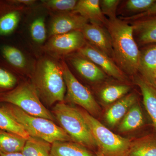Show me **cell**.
<instances>
[{"label":"cell","mask_w":156,"mask_h":156,"mask_svg":"<svg viewBox=\"0 0 156 156\" xmlns=\"http://www.w3.org/2000/svg\"><path fill=\"white\" fill-rule=\"evenodd\" d=\"M70 61L76 70L82 76L91 82H98L105 78V74L100 68L83 56H73Z\"/></svg>","instance_id":"cell-14"},{"label":"cell","mask_w":156,"mask_h":156,"mask_svg":"<svg viewBox=\"0 0 156 156\" xmlns=\"http://www.w3.org/2000/svg\"><path fill=\"white\" fill-rule=\"evenodd\" d=\"M96 154L97 156H104L103 154L101 153L99 151H98L96 153Z\"/></svg>","instance_id":"cell-35"},{"label":"cell","mask_w":156,"mask_h":156,"mask_svg":"<svg viewBox=\"0 0 156 156\" xmlns=\"http://www.w3.org/2000/svg\"><path fill=\"white\" fill-rule=\"evenodd\" d=\"M27 140L18 134L0 129V152L5 154L21 152Z\"/></svg>","instance_id":"cell-19"},{"label":"cell","mask_w":156,"mask_h":156,"mask_svg":"<svg viewBox=\"0 0 156 156\" xmlns=\"http://www.w3.org/2000/svg\"><path fill=\"white\" fill-rule=\"evenodd\" d=\"M72 12L85 17L92 24L105 25L108 20L101 12L98 0L78 1Z\"/></svg>","instance_id":"cell-12"},{"label":"cell","mask_w":156,"mask_h":156,"mask_svg":"<svg viewBox=\"0 0 156 156\" xmlns=\"http://www.w3.org/2000/svg\"><path fill=\"white\" fill-rule=\"evenodd\" d=\"M2 107L32 137L39 138L51 144L57 141L73 140L61 127L51 120L30 115L12 105Z\"/></svg>","instance_id":"cell-3"},{"label":"cell","mask_w":156,"mask_h":156,"mask_svg":"<svg viewBox=\"0 0 156 156\" xmlns=\"http://www.w3.org/2000/svg\"><path fill=\"white\" fill-rule=\"evenodd\" d=\"M120 2L119 0L100 1V8L102 14L108 16L110 20L116 18V10Z\"/></svg>","instance_id":"cell-31"},{"label":"cell","mask_w":156,"mask_h":156,"mask_svg":"<svg viewBox=\"0 0 156 156\" xmlns=\"http://www.w3.org/2000/svg\"><path fill=\"white\" fill-rule=\"evenodd\" d=\"M88 21L85 17L72 12L58 14L53 18L50 23V35L52 37L73 31L81 30Z\"/></svg>","instance_id":"cell-11"},{"label":"cell","mask_w":156,"mask_h":156,"mask_svg":"<svg viewBox=\"0 0 156 156\" xmlns=\"http://www.w3.org/2000/svg\"><path fill=\"white\" fill-rule=\"evenodd\" d=\"M10 3L12 4H18V5H33L35 2V1L33 0H14V1H9Z\"/></svg>","instance_id":"cell-33"},{"label":"cell","mask_w":156,"mask_h":156,"mask_svg":"<svg viewBox=\"0 0 156 156\" xmlns=\"http://www.w3.org/2000/svg\"><path fill=\"white\" fill-rule=\"evenodd\" d=\"M53 156H97L87 147L71 141H57L51 144Z\"/></svg>","instance_id":"cell-17"},{"label":"cell","mask_w":156,"mask_h":156,"mask_svg":"<svg viewBox=\"0 0 156 156\" xmlns=\"http://www.w3.org/2000/svg\"><path fill=\"white\" fill-rule=\"evenodd\" d=\"M51 144L39 138L30 136L21 152L24 156H53Z\"/></svg>","instance_id":"cell-22"},{"label":"cell","mask_w":156,"mask_h":156,"mask_svg":"<svg viewBox=\"0 0 156 156\" xmlns=\"http://www.w3.org/2000/svg\"><path fill=\"white\" fill-rule=\"evenodd\" d=\"M53 112L61 128L75 142L87 147L97 146L80 110L60 102L56 104Z\"/></svg>","instance_id":"cell-4"},{"label":"cell","mask_w":156,"mask_h":156,"mask_svg":"<svg viewBox=\"0 0 156 156\" xmlns=\"http://www.w3.org/2000/svg\"><path fill=\"white\" fill-rule=\"evenodd\" d=\"M3 101L17 107L30 115L53 120L50 112L42 104L34 85L25 83L2 95Z\"/></svg>","instance_id":"cell-6"},{"label":"cell","mask_w":156,"mask_h":156,"mask_svg":"<svg viewBox=\"0 0 156 156\" xmlns=\"http://www.w3.org/2000/svg\"><path fill=\"white\" fill-rule=\"evenodd\" d=\"M78 52L80 55L92 62L105 73L119 80L124 79L122 72L112 58L90 44H86Z\"/></svg>","instance_id":"cell-9"},{"label":"cell","mask_w":156,"mask_h":156,"mask_svg":"<svg viewBox=\"0 0 156 156\" xmlns=\"http://www.w3.org/2000/svg\"><path fill=\"white\" fill-rule=\"evenodd\" d=\"M45 8L52 11L60 12H72L78 1L76 0H45L42 1Z\"/></svg>","instance_id":"cell-27"},{"label":"cell","mask_w":156,"mask_h":156,"mask_svg":"<svg viewBox=\"0 0 156 156\" xmlns=\"http://www.w3.org/2000/svg\"><path fill=\"white\" fill-rule=\"evenodd\" d=\"M136 101V95L131 93L113 105L105 114V119L108 125L112 126L116 125Z\"/></svg>","instance_id":"cell-16"},{"label":"cell","mask_w":156,"mask_h":156,"mask_svg":"<svg viewBox=\"0 0 156 156\" xmlns=\"http://www.w3.org/2000/svg\"><path fill=\"white\" fill-rule=\"evenodd\" d=\"M86 39L81 30L53 36L44 47V50L54 56L66 55L79 51L86 44Z\"/></svg>","instance_id":"cell-8"},{"label":"cell","mask_w":156,"mask_h":156,"mask_svg":"<svg viewBox=\"0 0 156 156\" xmlns=\"http://www.w3.org/2000/svg\"><path fill=\"white\" fill-rule=\"evenodd\" d=\"M1 51L4 58L13 67L21 69L26 66L25 56L17 48L10 45H4L1 47Z\"/></svg>","instance_id":"cell-24"},{"label":"cell","mask_w":156,"mask_h":156,"mask_svg":"<svg viewBox=\"0 0 156 156\" xmlns=\"http://www.w3.org/2000/svg\"><path fill=\"white\" fill-rule=\"evenodd\" d=\"M34 86L49 104L63 102L66 86L61 63L45 56L39 59L35 68Z\"/></svg>","instance_id":"cell-2"},{"label":"cell","mask_w":156,"mask_h":156,"mask_svg":"<svg viewBox=\"0 0 156 156\" xmlns=\"http://www.w3.org/2000/svg\"><path fill=\"white\" fill-rule=\"evenodd\" d=\"M129 90L130 87L127 85H111L101 90L100 96L104 102L111 103L126 95Z\"/></svg>","instance_id":"cell-26"},{"label":"cell","mask_w":156,"mask_h":156,"mask_svg":"<svg viewBox=\"0 0 156 156\" xmlns=\"http://www.w3.org/2000/svg\"><path fill=\"white\" fill-rule=\"evenodd\" d=\"M80 111L104 156H127L131 145L129 139L113 133L87 112Z\"/></svg>","instance_id":"cell-5"},{"label":"cell","mask_w":156,"mask_h":156,"mask_svg":"<svg viewBox=\"0 0 156 156\" xmlns=\"http://www.w3.org/2000/svg\"><path fill=\"white\" fill-rule=\"evenodd\" d=\"M138 71L144 80L156 88V45L140 51Z\"/></svg>","instance_id":"cell-13"},{"label":"cell","mask_w":156,"mask_h":156,"mask_svg":"<svg viewBox=\"0 0 156 156\" xmlns=\"http://www.w3.org/2000/svg\"><path fill=\"white\" fill-rule=\"evenodd\" d=\"M143 96L144 107L156 131V88L139 78L136 81Z\"/></svg>","instance_id":"cell-18"},{"label":"cell","mask_w":156,"mask_h":156,"mask_svg":"<svg viewBox=\"0 0 156 156\" xmlns=\"http://www.w3.org/2000/svg\"><path fill=\"white\" fill-rule=\"evenodd\" d=\"M131 25L140 44L156 43V16L138 20Z\"/></svg>","instance_id":"cell-15"},{"label":"cell","mask_w":156,"mask_h":156,"mask_svg":"<svg viewBox=\"0 0 156 156\" xmlns=\"http://www.w3.org/2000/svg\"><path fill=\"white\" fill-rule=\"evenodd\" d=\"M0 129L18 134L28 139L30 136L14 118L0 107Z\"/></svg>","instance_id":"cell-23"},{"label":"cell","mask_w":156,"mask_h":156,"mask_svg":"<svg viewBox=\"0 0 156 156\" xmlns=\"http://www.w3.org/2000/svg\"><path fill=\"white\" fill-rule=\"evenodd\" d=\"M156 14V2L153 5L150 9H148L147 11L142 12L139 14H137L134 16L128 17L126 18V20H139L146 17H151L153 15Z\"/></svg>","instance_id":"cell-32"},{"label":"cell","mask_w":156,"mask_h":156,"mask_svg":"<svg viewBox=\"0 0 156 156\" xmlns=\"http://www.w3.org/2000/svg\"><path fill=\"white\" fill-rule=\"evenodd\" d=\"M156 2L155 0H129L126 7L129 11L141 13L147 11Z\"/></svg>","instance_id":"cell-29"},{"label":"cell","mask_w":156,"mask_h":156,"mask_svg":"<svg viewBox=\"0 0 156 156\" xmlns=\"http://www.w3.org/2000/svg\"><path fill=\"white\" fill-rule=\"evenodd\" d=\"M142 111L138 104H135L129 109L119 126L120 131L126 132L140 128L144 124Z\"/></svg>","instance_id":"cell-21"},{"label":"cell","mask_w":156,"mask_h":156,"mask_svg":"<svg viewBox=\"0 0 156 156\" xmlns=\"http://www.w3.org/2000/svg\"><path fill=\"white\" fill-rule=\"evenodd\" d=\"M20 15L17 10H12L0 17V36L12 34L17 28L20 20Z\"/></svg>","instance_id":"cell-25"},{"label":"cell","mask_w":156,"mask_h":156,"mask_svg":"<svg viewBox=\"0 0 156 156\" xmlns=\"http://www.w3.org/2000/svg\"><path fill=\"white\" fill-rule=\"evenodd\" d=\"M105 25L111 38L114 59L120 68L135 73L138 71L140 51L134 40L133 26L117 18L109 19Z\"/></svg>","instance_id":"cell-1"},{"label":"cell","mask_w":156,"mask_h":156,"mask_svg":"<svg viewBox=\"0 0 156 156\" xmlns=\"http://www.w3.org/2000/svg\"><path fill=\"white\" fill-rule=\"evenodd\" d=\"M0 156H24L21 152L14 153L5 154L0 152Z\"/></svg>","instance_id":"cell-34"},{"label":"cell","mask_w":156,"mask_h":156,"mask_svg":"<svg viewBox=\"0 0 156 156\" xmlns=\"http://www.w3.org/2000/svg\"><path fill=\"white\" fill-rule=\"evenodd\" d=\"M81 31L90 44L111 58H113L111 38L108 30H105L101 26L88 23Z\"/></svg>","instance_id":"cell-10"},{"label":"cell","mask_w":156,"mask_h":156,"mask_svg":"<svg viewBox=\"0 0 156 156\" xmlns=\"http://www.w3.org/2000/svg\"><path fill=\"white\" fill-rule=\"evenodd\" d=\"M127 156H156V135L145 136L134 142Z\"/></svg>","instance_id":"cell-20"},{"label":"cell","mask_w":156,"mask_h":156,"mask_svg":"<svg viewBox=\"0 0 156 156\" xmlns=\"http://www.w3.org/2000/svg\"><path fill=\"white\" fill-rule=\"evenodd\" d=\"M17 82V78L13 73L0 67V89H12L15 87Z\"/></svg>","instance_id":"cell-30"},{"label":"cell","mask_w":156,"mask_h":156,"mask_svg":"<svg viewBox=\"0 0 156 156\" xmlns=\"http://www.w3.org/2000/svg\"><path fill=\"white\" fill-rule=\"evenodd\" d=\"M31 36L38 44L44 43L47 38V30L44 17H39L34 20L30 27Z\"/></svg>","instance_id":"cell-28"},{"label":"cell","mask_w":156,"mask_h":156,"mask_svg":"<svg viewBox=\"0 0 156 156\" xmlns=\"http://www.w3.org/2000/svg\"><path fill=\"white\" fill-rule=\"evenodd\" d=\"M61 65L69 100L82 107L91 114L97 115L99 107L92 93L78 80L65 62L62 61Z\"/></svg>","instance_id":"cell-7"},{"label":"cell","mask_w":156,"mask_h":156,"mask_svg":"<svg viewBox=\"0 0 156 156\" xmlns=\"http://www.w3.org/2000/svg\"><path fill=\"white\" fill-rule=\"evenodd\" d=\"M155 82L156 83V72L155 73Z\"/></svg>","instance_id":"cell-36"}]
</instances>
